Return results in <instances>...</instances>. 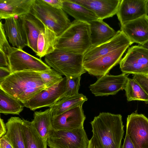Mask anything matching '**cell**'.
Instances as JSON below:
<instances>
[{"instance_id": "cell-1", "label": "cell", "mask_w": 148, "mask_h": 148, "mask_svg": "<svg viewBox=\"0 0 148 148\" xmlns=\"http://www.w3.org/2000/svg\"><path fill=\"white\" fill-rule=\"evenodd\" d=\"M47 88L40 72L34 71L12 73L0 83V89L23 104Z\"/></svg>"}, {"instance_id": "cell-2", "label": "cell", "mask_w": 148, "mask_h": 148, "mask_svg": "<svg viewBox=\"0 0 148 148\" xmlns=\"http://www.w3.org/2000/svg\"><path fill=\"white\" fill-rule=\"evenodd\" d=\"M90 123L93 135L102 148H121L124 133L121 115L101 112Z\"/></svg>"}, {"instance_id": "cell-3", "label": "cell", "mask_w": 148, "mask_h": 148, "mask_svg": "<svg viewBox=\"0 0 148 148\" xmlns=\"http://www.w3.org/2000/svg\"><path fill=\"white\" fill-rule=\"evenodd\" d=\"M90 24L74 20L58 37L56 49L84 54L91 46Z\"/></svg>"}, {"instance_id": "cell-4", "label": "cell", "mask_w": 148, "mask_h": 148, "mask_svg": "<svg viewBox=\"0 0 148 148\" xmlns=\"http://www.w3.org/2000/svg\"><path fill=\"white\" fill-rule=\"evenodd\" d=\"M45 63L65 77L80 76L86 72L83 66V55L56 49L45 57Z\"/></svg>"}, {"instance_id": "cell-5", "label": "cell", "mask_w": 148, "mask_h": 148, "mask_svg": "<svg viewBox=\"0 0 148 148\" xmlns=\"http://www.w3.org/2000/svg\"><path fill=\"white\" fill-rule=\"evenodd\" d=\"M30 13L53 31L58 37L70 26L71 22L62 9L53 8L42 0H35Z\"/></svg>"}, {"instance_id": "cell-6", "label": "cell", "mask_w": 148, "mask_h": 148, "mask_svg": "<svg viewBox=\"0 0 148 148\" xmlns=\"http://www.w3.org/2000/svg\"><path fill=\"white\" fill-rule=\"evenodd\" d=\"M89 142L84 128L71 130H53L47 140L50 148H88Z\"/></svg>"}, {"instance_id": "cell-7", "label": "cell", "mask_w": 148, "mask_h": 148, "mask_svg": "<svg viewBox=\"0 0 148 148\" xmlns=\"http://www.w3.org/2000/svg\"><path fill=\"white\" fill-rule=\"evenodd\" d=\"M119 64L123 73L148 75V50L139 45L130 47Z\"/></svg>"}, {"instance_id": "cell-8", "label": "cell", "mask_w": 148, "mask_h": 148, "mask_svg": "<svg viewBox=\"0 0 148 148\" xmlns=\"http://www.w3.org/2000/svg\"><path fill=\"white\" fill-rule=\"evenodd\" d=\"M7 56L11 73L24 71L40 72L51 69L40 59L16 47H12Z\"/></svg>"}, {"instance_id": "cell-9", "label": "cell", "mask_w": 148, "mask_h": 148, "mask_svg": "<svg viewBox=\"0 0 148 148\" xmlns=\"http://www.w3.org/2000/svg\"><path fill=\"white\" fill-rule=\"evenodd\" d=\"M131 45H125L93 60L84 62V68L89 74L97 77L107 74L119 63L123 54Z\"/></svg>"}, {"instance_id": "cell-10", "label": "cell", "mask_w": 148, "mask_h": 148, "mask_svg": "<svg viewBox=\"0 0 148 148\" xmlns=\"http://www.w3.org/2000/svg\"><path fill=\"white\" fill-rule=\"evenodd\" d=\"M66 82L65 77L60 82L42 90L23 104L24 106L32 111L44 107H52L63 98Z\"/></svg>"}, {"instance_id": "cell-11", "label": "cell", "mask_w": 148, "mask_h": 148, "mask_svg": "<svg viewBox=\"0 0 148 148\" xmlns=\"http://www.w3.org/2000/svg\"><path fill=\"white\" fill-rule=\"evenodd\" d=\"M126 127V134L135 148H148V118L133 112L127 116Z\"/></svg>"}, {"instance_id": "cell-12", "label": "cell", "mask_w": 148, "mask_h": 148, "mask_svg": "<svg viewBox=\"0 0 148 148\" xmlns=\"http://www.w3.org/2000/svg\"><path fill=\"white\" fill-rule=\"evenodd\" d=\"M128 78V75L123 73L116 75L107 74L98 77L89 88L95 96L114 95L124 89Z\"/></svg>"}, {"instance_id": "cell-13", "label": "cell", "mask_w": 148, "mask_h": 148, "mask_svg": "<svg viewBox=\"0 0 148 148\" xmlns=\"http://www.w3.org/2000/svg\"><path fill=\"white\" fill-rule=\"evenodd\" d=\"M86 116L82 105L75 106L52 119L54 130H71L83 128Z\"/></svg>"}, {"instance_id": "cell-14", "label": "cell", "mask_w": 148, "mask_h": 148, "mask_svg": "<svg viewBox=\"0 0 148 148\" xmlns=\"http://www.w3.org/2000/svg\"><path fill=\"white\" fill-rule=\"evenodd\" d=\"M132 43L121 30L107 42L100 45L91 46L83 55V63L90 61L125 45Z\"/></svg>"}, {"instance_id": "cell-15", "label": "cell", "mask_w": 148, "mask_h": 148, "mask_svg": "<svg viewBox=\"0 0 148 148\" xmlns=\"http://www.w3.org/2000/svg\"><path fill=\"white\" fill-rule=\"evenodd\" d=\"M120 30L132 44L142 45L148 41V15L125 23L121 25Z\"/></svg>"}, {"instance_id": "cell-16", "label": "cell", "mask_w": 148, "mask_h": 148, "mask_svg": "<svg viewBox=\"0 0 148 148\" xmlns=\"http://www.w3.org/2000/svg\"><path fill=\"white\" fill-rule=\"evenodd\" d=\"M147 0H121L116 15L120 24L147 14Z\"/></svg>"}, {"instance_id": "cell-17", "label": "cell", "mask_w": 148, "mask_h": 148, "mask_svg": "<svg viewBox=\"0 0 148 148\" xmlns=\"http://www.w3.org/2000/svg\"><path fill=\"white\" fill-rule=\"evenodd\" d=\"M85 7L103 20L116 14L121 0H71Z\"/></svg>"}, {"instance_id": "cell-18", "label": "cell", "mask_w": 148, "mask_h": 148, "mask_svg": "<svg viewBox=\"0 0 148 148\" xmlns=\"http://www.w3.org/2000/svg\"><path fill=\"white\" fill-rule=\"evenodd\" d=\"M3 26L8 41L13 47L23 49L27 46L26 34L19 17L17 19L13 16L5 19Z\"/></svg>"}, {"instance_id": "cell-19", "label": "cell", "mask_w": 148, "mask_h": 148, "mask_svg": "<svg viewBox=\"0 0 148 148\" xmlns=\"http://www.w3.org/2000/svg\"><path fill=\"white\" fill-rule=\"evenodd\" d=\"M18 17L22 21L26 34L27 46L36 54L38 38L40 34L44 31L45 25L30 13Z\"/></svg>"}, {"instance_id": "cell-20", "label": "cell", "mask_w": 148, "mask_h": 148, "mask_svg": "<svg viewBox=\"0 0 148 148\" xmlns=\"http://www.w3.org/2000/svg\"><path fill=\"white\" fill-rule=\"evenodd\" d=\"M35 0H0V18L6 19L30 13Z\"/></svg>"}, {"instance_id": "cell-21", "label": "cell", "mask_w": 148, "mask_h": 148, "mask_svg": "<svg viewBox=\"0 0 148 148\" xmlns=\"http://www.w3.org/2000/svg\"><path fill=\"white\" fill-rule=\"evenodd\" d=\"M89 23L90 24L91 46H97L106 42L116 34V32L103 20L98 19Z\"/></svg>"}, {"instance_id": "cell-22", "label": "cell", "mask_w": 148, "mask_h": 148, "mask_svg": "<svg viewBox=\"0 0 148 148\" xmlns=\"http://www.w3.org/2000/svg\"><path fill=\"white\" fill-rule=\"evenodd\" d=\"M51 108L44 111L35 112L32 123L41 138L47 141L51 132L54 130L52 123Z\"/></svg>"}, {"instance_id": "cell-23", "label": "cell", "mask_w": 148, "mask_h": 148, "mask_svg": "<svg viewBox=\"0 0 148 148\" xmlns=\"http://www.w3.org/2000/svg\"><path fill=\"white\" fill-rule=\"evenodd\" d=\"M23 120L19 117H12L5 123V134L13 148H25L23 133Z\"/></svg>"}, {"instance_id": "cell-24", "label": "cell", "mask_w": 148, "mask_h": 148, "mask_svg": "<svg viewBox=\"0 0 148 148\" xmlns=\"http://www.w3.org/2000/svg\"><path fill=\"white\" fill-rule=\"evenodd\" d=\"M62 9L77 21L89 23L99 19L92 12L71 0H63Z\"/></svg>"}, {"instance_id": "cell-25", "label": "cell", "mask_w": 148, "mask_h": 148, "mask_svg": "<svg viewBox=\"0 0 148 148\" xmlns=\"http://www.w3.org/2000/svg\"><path fill=\"white\" fill-rule=\"evenodd\" d=\"M58 37L53 31L45 25L44 31L40 34L38 38L36 55L41 59L53 52Z\"/></svg>"}, {"instance_id": "cell-26", "label": "cell", "mask_w": 148, "mask_h": 148, "mask_svg": "<svg viewBox=\"0 0 148 148\" xmlns=\"http://www.w3.org/2000/svg\"><path fill=\"white\" fill-rule=\"evenodd\" d=\"M22 119L23 133L25 148H47V141L41 138L31 121Z\"/></svg>"}, {"instance_id": "cell-27", "label": "cell", "mask_w": 148, "mask_h": 148, "mask_svg": "<svg viewBox=\"0 0 148 148\" xmlns=\"http://www.w3.org/2000/svg\"><path fill=\"white\" fill-rule=\"evenodd\" d=\"M87 100L88 98L85 96L79 93L76 95L63 97L50 107L52 118L56 117L75 106L83 105Z\"/></svg>"}, {"instance_id": "cell-28", "label": "cell", "mask_w": 148, "mask_h": 148, "mask_svg": "<svg viewBox=\"0 0 148 148\" xmlns=\"http://www.w3.org/2000/svg\"><path fill=\"white\" fill-rule=\"evenodd\" d=\"M23 103L0 89V113L5 115H19L23 110Z\"/></svg>"}, {"instance_id": "cell-29", "label": "cell", "mask_w": 148, "mask_h": 148, "mask_svg": "<svg viewBox=\"0 0 148 148\" xmlns=\"http://www.w3.org/2000/svg\"><path fill=\"white\" fill-rule=\"evenodd\" d=\"M124 90L128 101L137 100L143 101L148 104V95L133 78H128Z\"/></svg>"}, {"instance_id": "cell-30", "label": "cell", "mask_w": 148, "mask_h": 148, "mask_svg": "<svg viewBox=\"0 0 148 148\" xmlns=\"http://www.w3.org/2000/svg\"><path fill=\"white\" fill-rule=\"evenodd\" d=\"M40 73L42 80L47 88L52 86L63 79L61 74L53 69Z\"/></svg>"}, {"instance_id": "cell-31", "label": "cell", "mask_w": 148, "mask_h": 148, "mask_svg": "<svg viewBox=\"0 0 148 148\" xmlns=\"http://www.w3.org/2000/svg\"><path fill=\"white\" fill-rule=\"evenodd\" d=\"M66 90L63 97L78 94L80 86V76L66 77Z\"/></svg>"}, {"instance_id": "cell-32", "label": "cell", "mask_w": 148, "mask_h": 148, "mask_svg": "<svg viewBox=\"0 0 148 148\" xmlns=\"http://www.w3.org/2000/svg\"><path fill=\"white\" fill-rule=\"evenodd\" d=\"M2 21L0 22V51L5 53L8 55L12 49L10 45L3 27Z\"/></svg>"}, {"instance_id": "cell-33", "label": "cell", "mask_w": 148, "mask_h": 148, "mask_svg": "<svg viewBox=\"0 0 148 148\" xmlns=\"http://www.w3.org/2000/svg\"><path fill=\"white\" fill-rule=\"evenodd\" d=\"M134 79L141 86L148 95V77L142 75H133Z\"/></svg>"}, {"instance_id": "cell-34", "label": "cell", "mask_w": 148, "mask_h": 148, "mask_svg": "<svg viewBox=\"0 0 148 148\" xmlns=\"http://www.w3.org/2000/svg\"><path fill=\"white\" fill-rule=\"evenodd\" d=\"M52 7L58 9H62L63 0H42Z\"/></svg>"}, {"instance_id": "cell-35", "label": "cell", "mask_w": 148, "mask_h": 148, "mask_svg": "<svg viewBox=\"0 0 148 148\" xmlns=\"http://www.w3.org/2000/svg\"><path fill=\"white\" fill-rule=\"evenodd\" d=\"M0 148H13L10 142L5 134L0 138Z\"/></svg>"}, {"instance_id": "cell-36", "label": "cell", "mask_w": 148, "mask_h": 148, "mask_svg": "<svg viewBox=\"0 0 148 148\" xmlns=\"http://www.w3.org/2000/svg\"><path fill=\"white\" fill-rule=\"evenodd\" d=\"M11 73L8 67H0V83Z\"/></svg>"}, {"instance_id": "cell-37", "label": "cell", "mask_w": 148, "mask_h": 148, "mask_svg": "<svg viewBox=\"0 0 148 148\" xmlns=\"http://www.w3.org/2000/svg\"><path fill=\"white\" fill-rule=\"evenodd\" d=\"M0 67H9L7 55L2 51H0Z\"/></svg>"}, {"instance_id": "cell-38", "label": "cell", "mask_w": 148, "mask_h": 148, "mask_svg": "<svg viewBox=\"0 0 148 148\" xmlns=\"http://www.w3.org/2000/svg\"><path fill=\"white\" fill-rule=\"evenodd\" d=\"M88 148H102V147L98 140L95 137L92 135L90 140Z\"/></svg>"}, {"instance_id": "cell-39", "label": "cell", "mask_w": 148, "mask_h": 148, "mask_svg": "<svg viewBox=\"0 0 148 148\" xmlns=\"http://www.w3.org/2000/svg\"><path fill=\"white\" fill-rule=\"evenodd\" d=\"M121 148H135L129 136L126 134L123 144Z\"/></svg>"}, {"instance_id": "cell-40", "label": "cell", "mask_w": 148, "mask_h": 148, "mask_svg": "<svg viewBox=\"0 0 148 148\" xmlns=\"http://www.w3.org/2000/svg\"><path fill=\"white\" fill-rule=\"evenodd\" d=\"M7 132V129L3 119L0 118V137H2L5 135Z\"/></svg>"}, {"instance_id": "cell-41", "label": "cell", "mask_w": 148, "mask_h": 148, "mask_svg": "<svg viewBox=\"0 0 148 148\" xmlns=\"http://www.w3.org/2000/svg\"><path fill=\"white\" fill-rule=\"evenodd\" d=\"M148 50V41L142 45H139Z\"/></svg>"}, {"instance_id": "cell-42", "label": "cell", "mask_w": 148, "mask_h": 148, "mask_svg": "<svg viewBox=\"0 0 148 148\" xmlns=\"http://www.w3.org/2000/svg\"><path fill=\"white\" fill-rule=\"evenodd\" d=\"M147 11L148 14V0L147 1Z\"/></svg>"}, {"instance_id": "cell-43", "label": "cell", "mask_w": 148, "mask_h": 148, "mask_svg": "<svg viewBox=\"0 0 148 148\" xmlns=\"http://www.w3.org/2000/svg\"><path fill=\"white\" fill-rule=\"evenodd\" d=\"M146 75L147 77H148V75Z\"/></svg>"}, {"instance_id": "cell-44", "label": "cell", "mask_w": 148, "mask_h": 148, "mask_svg": "<svg viewBox=\"0 0 148 148\" xmlns=\"http://www.w3.org/2000/svg\"></svg>"}]
</instances>
